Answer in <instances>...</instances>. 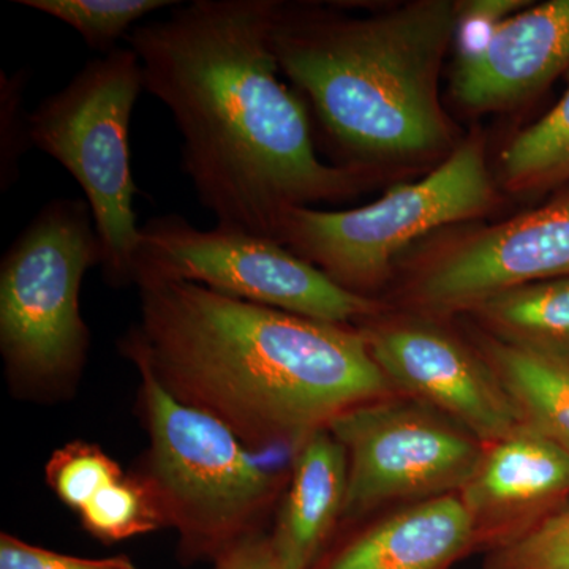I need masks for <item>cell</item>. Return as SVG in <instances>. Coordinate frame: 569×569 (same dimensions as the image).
<instances>
[{"label": "cell", "mask_w": 569, "mask_h": 569, "mask_svg": "<svg viewBox=\"0 0 569 569\" xmlns=\"http://www.w3.org/2000/svg\"><path fill=\"white\" fill-rule=\"evenodd\" d=\"M276 3L179 2L126 40L142 88L173 116L183 173L216 227L277 242L290 209L348 197L359 179L321 162L305 102L280 80Z\"/></svg>", "instance_id": "obj_1"}, {"label": "cell", "mask_w": 569, "mask_h": 569, "mask_svg": "<svg viewBox=\"0 0 569 569\" xmlns=\"http://www.w3.org/2000/svg\"><path fill=\"white\" fill-rule=\"evenodd\" d=\"M121 351L250 451L291 456L355 408L396 395L365 335L178 280H140Z\"/></svg>", "instance_id": "obj_2"}, {"label": "cell", "mask_w": 569, "mask_h": 569, "mask_svg": "<svg viewBox=\"0 0 569 569\" xmlns=\"http://www.w3.org/2000/svg\"><path fill=\"white\" fill-rule=\"evenodd\" d=\"M458 18L459 3L449 0L370 18L276 3L271 44L280 73L310 100L343 152L411 159L449 142L438 71Z\"/></svg>", "instance_id": "obj_3"}, {"label": "cell", "mask_w": 569, "mask_h": 569, "mask_svg": "<svg viewBox=\"0 0 569 569\" xmlns=\"http://www.w3.org/2000/svg\"><path fill=\"white\" fill-rule=\"evenodd\" d=\"M134 366L149 433L140 475L156 493L167 527L178 531L182 561H213L263 531L266 515L283 496L288 475L258 462V452L222 422L183 406L148 367Z\"/></svg>", "instance_id": "obj_4"}, {"label": "cell", "mask_w": 569, "mask_h": 569, "mask_svg": "<svg viewBox=\"0 0 569 569\" xmlns=\"http://www.w3.org/2000/svg\"><path fill=\"white\" fill-rule=\"evenodd\" d=\"M102 263V241L81 198L43 206L3 254L0 351L17 387L52 392L81 376L91 340L81 284Z\"/></svg>", "instance_id": "obj_5"}, {"label": "cell", "mask_w": 569, "mask_h": 569, "mask_svg": "<svg viewBox=\"0 0 569 569\" xmlns=\"http://www.w3.org/2000/svg\"><path fill=\"white\" fill-rule=\"evenodd\" d=\"M142 89L137 52L116 48L86 63L29 116V142L80 183L102 241L104 279L116 287L133 283L140 242L129 132Z\"/></svg>", "instance_id": "obj_6"}, {"label": "cell", "mask_w": 569, "mask_h": 569, "mask_svg": "<svg viewBox=\"0 0 569 569\" xmlns=\"http://www.w3.org/2000/svg\"><path fill=\"white\" fill-rule=\"evenodd\" d=\"M493 187L485 146L473 137L418 182L399 183L373 203L350 211L293 208L277 242L335 282L366 296L387 279L400 252L437 228L489 209Z\"/></svg>", "instance_id": "obj_7"}, {"label": "cell", "mask_w": 569, "mask_h": 569, "mask_svg": "<svg viewBox=\"0 0 569 569\" xmlns=\"http://www.w3.org/2000/svg\"><path fill=\"white\" fill-rule=\"evenodd\" d=\"M178 280L328 323L376 317L380 302L340 287L287 247L242 231L201 230L176 213L140 227L133 283Z\"/></svg>", "instance_id": "obj_8"}, {"label": "cell", "mask_w": 569, "mask_h": 569, "mask_svg": "<svg viewBox=\"0 0 569 569\" xmlns=\"http://www.w3.org/2000/svg\"><path fill=\"white\" fill-rule=\"evenodd\" d=\"M328 429L347 455L340 527L458 493L485 449L458 422L399 392L348 411Z\"/></svg>", "instance_id": "obj_9"}, {"label": "cell", "mask_w": 569, "mask_h": 569, "mask_svg": "<svg viewBox=\"0 0 569 569\" xmlns=\"http://www.w3.org/2000/svg\"><path fill=\"white\" fill-rule=\"evenodd\" d=\"M391 387L458 422L482 445L522 426L515 403L481 351L421 321L362 329Z\"/></svg>", "instance_id": "obj_10"}, {"label": "cell", "mask_w": 569, "mask_h": 569, "mask_svg": "<svg viewBox=\"0 0 569 569\" xmlns=\"http://www.w3.org/2000/svg\"><path fill=\"white\" fill-rule=\"evenodd\" d=\"M569 277V197L471 236L419 272L410 299L436 316L520 284Z\"/></svg>", "instance_id": "obj_11"}, {"label": "cell", "mask_w": 569, "mask_h": 569, "mask_svg": "<svg viewBox=\"0 0 569 569\" xmlns=\"http://www.w3.org/2000/svg\"><path fill=\"white\" fill-rule=\"evenodd\" d=\"M478 553L507 548L569 508V456L522 425L485 445L459 490Z\"/></svg>", "instance_id": "obj_12"}, {"label": "cell", "mask_w": 569, "mask_h": 569, "mask_svg": "<svg viewBox=\"0 0 569 569\" xmlns=\"http://www.w3.org/2000/svg\"><path fill=\"white\" fill-rule=\"evenodd\" d=\"M569 70V0L527 7L508 18L478 54L459 59L452 93L467 110L522 102Z\"/></svg>", "instance_id": "obj_13"}, {"label": "cell", "mask_w": 569, "mask_h": 569, "mask_svg": "<svg viewBox=\"0 0 569 569\" xmlns=\"http://www.w3.org/2000/svg\"><path fill=\"white\" fill-rule=\"evenodd\" d=\"M471 553L473 526L458 492L346 527L310 569H451Z\"/></svg>", "instance_id": "obj_14"}, {"label": "cell", "mask_w": 569, "mask_h": 569, "mask_svg": "<svg viewBox=\"0 0 569 569\" xmlns=\"http://www.w3.org/2000/svg\"><path fill=\"white\" fill-rule=\"evenodd\" d=\"M347 455L331 430L313 433L293 452L272 545L287 569H310L342 522Z\"/></svg>", "instance_id": "obj_15"}, {"label": "cell", "mask_w": 569, "mask_h": 569, "mask_svg": "<svg viewBox=\"0 0 569 569\" xmlns=\"http://www.w3.org/2000/svg\"><path fill=\"white\" fill-rule=\"evenodd\" d=\"M522 425L569 456V361L489 337L481 347Z\"/></svg>", "instance_id": "obj_16"}, {"label": "cell", "mask_w": 569, "mask_h": 569, "mask_svg": "<svg viewBox=\"0 0 569 569\" xmlns=\"http://www.w3.org/2000/svg\"><path fill=\"white\" fill-rule=\"evenodd\" d=\"M471 312L493 339L569 361V277L501 291Z\"/></svg>", "instance_id": "obj_17"}, {"label": "cell", "mask_w": 569, "mask_h": 569, "mask_svg": "<svg viewBox=\"0 0 569 569\" xmlns=\"http://www.w3.org/2000/svg\"><path fill=\"white\" fill-rule=\"evenodd\" d=\"M501 170L512 190L545 189L569 181V82L560 102L509 142L501 156Z\"/></svg>", "instance_id": "obj_18"}, {"label": "cell", "mask_w": 569, "mask_h": 569, "mask_svg": "<svg viewBox=\"0 0 569 569\" xmlns=\"http://www.w3.org/2000/svg\"><path fill=\"white\" fill-rule=\"evenodd\" d=\"M20 6L40 11L80 33L91 50L111 52L134 22L156 11L178 6L174 0H20Z\"/></svg>", "instance_id": "obj_19"}, {"label": "cell", "mask_w": 569, "mask_h": 569, "mask_svg": "<svg viewBox=\"0 0 569 569\" xmlns=\"http://www.w3.org/2000/svg\"><path fill=\"white\" fill-rule=\"evenodd\" d=\"M82 527L100 541L118 542L167 527L159 500L140 473L107 486L78 511Z\"/></svg>", "instance_id": "obj_20"}, {"label": "cell", "mask_w": 569, "mask_h": 569, "mask_svg": "<svg viewBox=\"0 0 569 569\" xmlns=\"http://www.w3.org/2000/svg\"><path fill=\"white\" fill-rule=\"evenodd\" d=\"M122 477V468L102 448L80 440L59 448L44 467L52 492L77 512L97 492Z\"/></svg>", "instance_id": "obj_21"}, {"label": "cell", "mask_w": 569, "mask_h": 569, "mask_svg": "<svg viewBox=\"0 0 569 569\" xmlns=\"http://www.w3.org/2000/svg\"><path fill=\"white\" fill-rule=\"evenodd\" d=\"M485 569H569V508L519 541L486 553Z\"/></svg>", "instance_id": "obj_22"}, {"label": "cell", "mask_w": 569, "mask_h": 569, "mask_svg": "<svg viewBox=\"0 0 569 569\" xmlns=\"http://www.w3.org/2000/svg\"><path fill=\"white\" fill-rule=\"evenodd\" d=\"M529 6L526 0H471L459 6L455 39L459 59L478 54L508 18Z\"/></svg>", "instance_id": "obj_23"}, {"label": "cell", "mask_w": 569, "mask_h": 569, "mask_svg": "<svg viewBox=\"0 0 569 569\" xmlns=\"http://www.w3.org/2000/svg\"><path fill=\"white\" fill-rule=\"evenodd\" d=\"M0 569H137L126 557L81 559L54 550L28 545L22 539L2 533L0 537Z\"/></svg>", "instance_id": "obj_24"}, {"label": "cell", "mask_w": 569, "mask_h": 569, "mask_svg": "<svg viewBox=\"0 0 569 569\" xmlns=\"http://www.w3.org/2000/svg\"><path fill=\"white\" fill-rule=\"evenodd\" d=\"M212 569H287L264 531L242 539L212 561Z\"/></svg>", "instance_id": "obj_25"}]
</instances>
